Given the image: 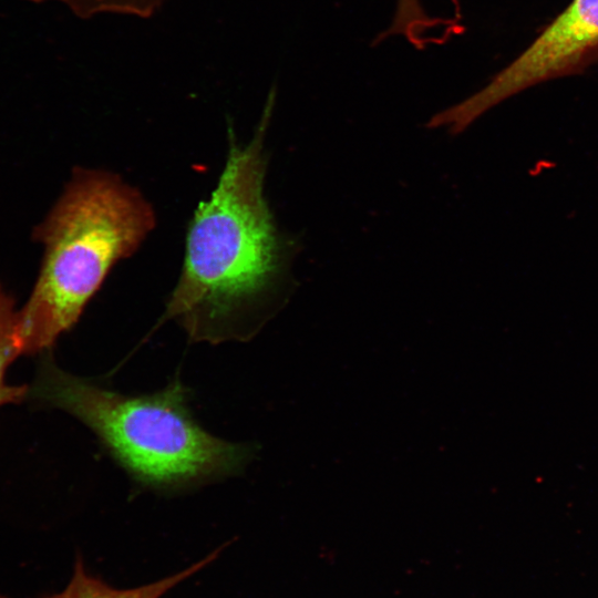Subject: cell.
I'll return each instance as SVG.
<instances>
[{
  "mask_svg": "<svg viewBox=\"0 0 598 598\" xmlns=\"http://www.w3.org/2000/svg\"><path fill=\"white\" fill-rule=\"evenodd\" d=\"M32 2L58 1L68 6L75 14L90 18L99 13H124L143 18L151 17L165 0H28Z\"/></svg>",
  "mask_w": 598,
  "mask_h": 598,
  "instance_id": "7",
  "label": "cell"
},
{
  "mask_svg": "<svg viewBox=\"0 0 598 598\" xmlns=\"http://www.w3.org/2000/svg\"><path fill=\"white\" fill-rule=\"evenodd\" d=\"M155 225L156 213L137 187L109 169L76 167L34 231L45 251L18 312L22 354L49 351L78 322L111 269L131 257Z\"/></svg>",
  "mask_w": 598,
  "mask_h": 598,
  "instance_id": "3",
  "label": "cell"
},
{
  "mask_svg": "<svg viewBox=\"0 0 598 598\" xmlns=\"http://www.w3.org/2000/svg\"><path fill=\"white\" fill-rule=\"evenodd\" d=\"M598 60V0H573L512 63L482 89L440 113L457 135L480 116L522 91L581 72Z\"/></svg>",
  "mask_w": 598,
  "mask_h": 598,
  "instance_id": "4",
  "label": "cell"
},
{
  "mask_svg": "<svg viewBox=\"0 0 598 598\" xmlns=\"http://www.w3.org/2000/svg\"><path fill=\"white\" fill-rule=\"evenodd\" d=\"M219 551L220 549L215 550L209 556L177 574L130 589L114 588L100 578L90 575L82 558L79 557L74 565L72 578L66 587L62 591L45 598H161L179 582L209 565L217 558ZM0 598L9 597L0 594Z\"/></svg>",
  "mask_w": 598,
  "mask_h": 598,
  "instance_id": "5",
  "label": "cell"
},
{
  "mask_svg": "<svg viewBox=\"0 0 598 598\" xmlns=\"http://www.w3.org/2000/svg\"><path fill=\"white\" fill-rule=\"evenodd\" d=\"M189 392L176 378L161 391L126 395L65 372L48 351L30 389L34 401L87 426L138 485L163 493L238 475L252 458L250 444L221 440L195 420Z\"/></svg>",
  "mask_w": 598,
  "mask_h": 598,
  "instance_id": "2",
  "label": "cell"
},
{
  "mask_svg": "<svg viewBox=\"0 0 598 598\" xmlns=\"http://www.w3.org/2000/svg\"><path fill=\"white\" fill-rule=\"evenodd\" d=\"M275 100L272 87L245 145L229 125L216 187L189 220L181 275L157 327L173 320L192 342L251 339L296 288L291 267L300 240L279 228L264 193Z\"/></svg>",
  "mask_w": 598,
  "mask_h": 598,
  "instance_id": "1",
  "label": "cell"
},
{
  "mask_svg": "<svg viewBox=\"0 0 598 598\" xmlns=\"http://www.w3.org/2000/svg\"><path fill=\"white\" fill-rule=\"evenodd\" d=\"M22 354L18 338V312L14 300L0 285V406L22 401L29 390L25 385H10L6 372L12 361Z\"/></svg>",
  "mask_w": 598,
  "mask_h": 598,
  "instance_id": "6",
  "label": "cell"
},
{
  "mask_svg": "<svg viewBox=\"0 0 598 598\" xmlns=\"http://www.w3.org/2000/svg\"><path fill=\"white\" fill-rule=\"evenodd\" d=\"M429 13L422 0H396L393 21L402 28H414L424 23Z\"/></svg>",
  "mask_w": 598,
  "mask_h": 598,
  "instance_id": "8",
  "label": "cell"
}]
</instances>
